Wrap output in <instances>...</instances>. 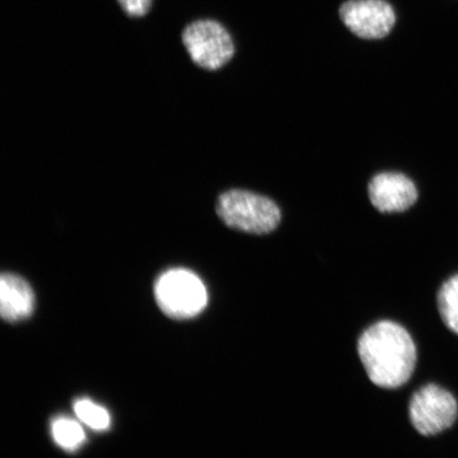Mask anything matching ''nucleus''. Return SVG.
Returning <instances> with one entry per match:
<instances>
[{
    "instance_id": "nucleus-1",
    "label": "nucleus",
    "mask_w": 458,
    "mask_h": 458,
    "mask_svg": "<svg viewBox=\"0 0 458 458\" xmlns=\"http://www.w3.org/2000/svg\"><path fill=\"white\" fill-rule=\"evenodd\" d=\"M358 353L369 380L377 387L399 388L414 374L416 345L399 324L382 320L370 326L359 337Z\"/></svg>"
},
{
    "instance_id": "nucleus-2",
    "label": "nucleus",
    "mask_w": 458,
    "mask_h": 458,
    "mask_svg": "<svg viewBox=\"0 0 458 458\" xmlns=\"http://www.w3.org/2000/svg\"><path fill=\"white\" fill-rule=\"evenodd\" d=\"M216 211L226 226L259 236L274 232L282 221V213L274 200L243 189L221 193Z\"/></svg>"
},
{
    "instance_id": "nucleus-3",
    "label": "nucleus",
    "mask_w": 458,
    "mask_h": 458,
    "mask_svg": "<svg viewBox=\"0 0 458 458\" xmlns=\"http://www.w3.org/2000/svg\"><path fill=\"white\" fill-rule=\"evenodd\" d=\"M154 293L160 310L174 319L197 317L208 301L202 280L184 268L164 273L157 279Z\"/></svg>"
},
{
    "instance_id": "nucleus-4",
    "label": "nucleus",
    "mask_w": 458,
    "mask_h": 458,
    "mask_svg": "<svg viewBox=\"0 0 458 458\" xmlns=\"http://www.w3.org/2000/svg\"><path fill=\"white\" fill-rule=\"evenodd\" d=\"M182 41L193 63L204 70H219L234 55L231 34L220 22L213 20H199L189 24L182 33Z\"/></svg>"
},
{
    "instance_id": "nucleus-5",
    "label": "nucleus",
    "mask_w": 458,
    "mask_h": 458,
    "mask_svg": "<svg viewBox=\"0 0 458 458\" xmlns=\"http://www.w3.org/2000/svg\"><path fill=\"white\" fill-rule=\"evenodd\" d=\"M409 416L411 426L422 437H434L454 425L458 403L449 391L437 385L418 389L411 398Z\"/></svg>"
},
{
    "instance_id": "nucleus-6",
    "label": "nucleus",
    "mask_w": 458,
    "mask_h": 458,
    "mask_svg": "<svg viewBox=\"0 0 458 458\" xmlns=\"http://www.w3.org/2000/svg\"><path fill=\"white\" fill-rule=\"evenodd\" d=\"M344 25L364 39L386 38L396 22V14L385 0H349L340 8Z\"/></svg>"
},
{
    "instance_id": "nucleus-7",
    "label": "nucleus",
    "mask_w": 458,
    "mask_h": 458,
    "mask_svg": "<svg viewBox=\"0 0 458 458\" xmlns=\"http://www.w3.org/2000/svg\"><path fill=\"white\" fill-rule=\"evenodd\" d=\"M369 198L380 213H403L416 204L418 191L410 177L398 172H382L369 182Z\"/></svg>"
},
{
    "instance_id": "nucleus-8",
    "label": "nucleus",
    "mask_w": 458,
    "mask_h": 458,
    "mask_svg": "<svg viewBox=\"0 0 458 458\" xmlns=\"http://www.w3.org/2000/svg\"><path fill=\"white\" fill-rule=\"evenodd\" d=\"M36 296L27 280L13 273L0 277V314L4 322L19 323L31 317Z\"/></svg>"
},
{
    "instance_id": "nucleus-9",
    "label": "nucleus",
    "mask_w": 458,
    "mask_h": 458,
    "mask_svg": "<svg viewBox=\"0 0 458 458\" xmlns=\"http://www.w3.org/2000/svg\"><path fill=\"white\" fill-rule=\"evenodd\" d=\"M437 307L444 324L458 335V274L446 280L440 288Z\"/></svg>"
},
{
    "instance_id": "nucleus-10",
    "label": "nucleus",
    "mask_w": 458,
    "mask_h": 458,
    "mask_svg": "<svg viewBox=\"0 0 458 458\" xmlns=\"http://www.w3.org/2000/svg\"><path fill=\"white\" fill-rule=\"evenodd\" d=\"M53 437L57 445L66 451H74L85 442V434L78 422L59 418L53 422Z\"/></svg>"
},
{
    "instance_id": "nucleus-11",
    "label": "nucleus",
    "mask_w": 458,
    "mask_h": 458,
    "mask_svg": "<svg viewBox=\"0 0 458 458\" xmlns=\"http://www.w3.org/2000/svg\"><path fill=\"white\" fill-rule=\"evenodd\" d=\"M79 420L96 431H105L110 428L111 418L107 411L89 400H79L73 405Z\"/></svg>"
},
{
    "instance_id": "nucleus-12",
    "label": "nucleus",
    "mask_w": 458,
    "mask_h": 458,
    "mask_svg": "<svg viewBox=\"0 0 458 458\" xmlns=\"http://www.w3.org/2000/svg\"><path fill=\"white\" fill-rule=\"evenodd\" d=\"M124 13L131 17L145 16L151 9L152 0H118Z\"/></svg>"
}]
</instances>
